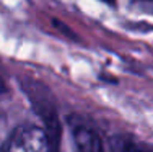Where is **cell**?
Masks as SVG:
<instances>
[{
  "instance_id": "6da1fadb",
  "label": "cell",
  "mask_w": 153,
  "mask_h": 152,
  "mask_svg": "<svg viewBox=\"0 0 153 152\" xmlns=\"http://www.w3.org/2000/svg\"><path fill=\"white\" fill-rule=\"evenodd\" d=\"M3 152H51L49 136L39 126H20L13 131L8 142L3 144Z\"/></svg>"
},
{
  "instance_id": "7a4b0ae2",
  "label": "cell",
  "mask_w": 153,
  "mask_h": 152,
  "mask_svg": "<svg viewBox=\"0 0 153 152\" xmlns=\"http://www.w3.org/2000/svg\"><path fill=\"white\" fill-rule=\"evenodd\" d=\"M75 142L80 152H104L101 139L91 128L85 124H74L72 126Z\"/></svg>"
},
{
  "instance_id": "3957f363",
  "label": "cell",
  "mask_w": 153,
  "mask_h": 152,
  "mask_svg": "<svg viewBox=\"0 0 153 152\" xmlns=\"http://www.w3.org/2000/svg\"><path fill=\"white\" fill-rule=\"evenodd\" d=\"M109 152H152L145 149L142 144L134 142L132 139H116L112 141Z\"/></svg>"
},
{
  "instance_id": "277c9868",
  "label": "cell",
  "mask_w": 153,
  "mask_h": 152,
  "mask_svg": "<svg viewBox=\"0 0 153 152\" xmlns=\"http://www.w3.org/2000/svg\"><path fill=\"white\" fill-rule=\"evenodd\" d=\"M101 2L108 3V5H116V0H101Z\"/></svg>"
},
{
  "instance_id": "5b68a950",
  "label": "cell",
  "mask_w": 153,
  "mask_h": 152,
  "mask_svg": "<svg viewBox=\"0 0 153 152\" xmlns=\"http://www.w3.org/2000/svg\"><path fill=\"white\" fill-rule=\"evenodd\" d=\"M3 92V80H2V77H0V93Z\"/></svg>"
},
{
  "instance_id": "8992f818",
  "label": "cell",
  "mask_w": 153,
  "mask_h": 152,
  "mask_svg": "<svg viewBox=\"0 0 153 152\" xmlns=\"http://www.w3.org/2000/svg\"><path fill=\"white\" fill-rule=\"evenodd\" d=\"M0 152H3V144L0 142Z\"/></svg>"
}]
</instances>
